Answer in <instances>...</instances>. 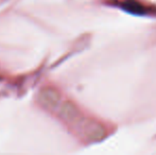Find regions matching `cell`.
I'll list each match as a JSON object with an SVG mask.
<instances>
[{
	"mask_svg": "<svg viewBox=\"0 0 156 155\" xmlns=\"http://www.w3.org/2000/svg\"><path fill=\"white\" fill-rule=\"evenodd\" d=\"M39 100H41V104L47 107H54L58 105V101H60V95L56 90L51 88L44 89L39 95Z\"/></svg>",
	"mask_w": 156,
	"mask_h": 155,
	"instance_id": "1",
	"label": "cell"
},
{
	"mask_svg": "<svg viewBox=\"0 0 156 155\" xmlns=\"http://www.w3.org/2000/svg\"><path fill=\"white\" fill-rule=\"evenodd\" d=\"M87 130V138L90 140H100L105 136V129L99 124H94L93 126H89Z\"/></svg>",
	"mask_w": 156,
	"mask_h": 155,
	"instance_id": "2",
	"label": "cell"
},
{
	"mask_svg": "<svg viewBox=\"0 0 156 155\" xmlns=\"http://www.w3.org/2000/svg\"><path fill=\"white\" fill-rule=\"evenodd\" d=\"M62 115L65 119L68 120H73L74 118L78 116V112H76V108L72 105L71 103H65L62 106Z\"/></svg>",
	"mask_w": 156,
	"mask_h": 155,
	"instance_id": "3",
	"label": "cell"
}]
</instances>
